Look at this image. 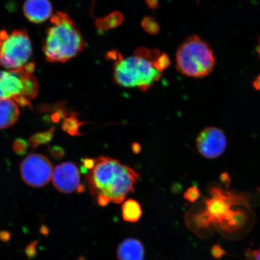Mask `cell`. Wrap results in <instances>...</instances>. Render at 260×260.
Listing matches in <instances>:
<instances>
[{"instance_id": "6da1fadb", "label": "cell", "mask_w": 260, "mask_h": 260, "mask_svg": "<svg viewBox=\"0 0 260 260\" xmlns=\"http://www.w3.org/2000/svg\"><path fill=\"white\" fill-rule=\"evenodd\" d=\"M209 191L211 197L204 199L203 208L195 207L187 213V226L197 233L215 229L223 235H239L251 222L248 197L218 185H212Z\"/></svg>"}, {"instance_id": "7a4b0ae2", "label": "cell", "mask_w": 260, "mask_h": 260, "mask_svg": "<svg viewBox=\"0 0 260 260\" xmlns=\"http://www.w3.org/2000/svg\"><path fill=\"white\" fill-rule=\"evenodd\" d=\"M95 166L86 175L91 195L105 197L110 202L121 204L126 194L135 191L139 175L132 168L108 157L95 159Z\"/></svg>"}, {"instance_id": "3957f363", "label": "cell", "mask_w": 260, "mask_h": 260, "mask_svg": "<svg viewBox=\"0 0 260 260\" xmlns=\"http://www.w3.org/2000/svg\"><path fill=\"white\" fill-rule=\"evenodd\" d=\"M43 46L45 58L51 63H64L79 55L86 47L79 29L64 12L51 16Z\"/></svg>"}, {"instance_id": "277c9868", "label": "cell", "mask_w": 260, "mask_h": 260, "mask_svg": "<svg viewBox=\"0 0 260 260\" xmlns=\"http://www.w3.org/2000/svg\"><path fill=\"white\" fill-rule=\"evenodd\" d=\"M160 56L157 50L144 48L136 50L133 56L123 58L119 54L114 66L115 82L122 87H136L145 92L160 79L162 72L155 67Z\"/></svg>"}, {"instance_id": "5b68a950", "label": "cell", "mask_w": 260, "mask_h": 260, "mask_svg": "<svg viewBox=\"0 0 260 260\" xmlns=\"http://www.w3.org/2000/svg\"><path fill=\"white\" fill-rule=\"evenodd\" d=\"M215 57L210 45L196 35L188 37L179 46L176 54V68L184 76L203 78L213 72Z\"/></svg>"}, {"instance_id": "8992f818", "label": "cell", "mask_w": 260, "mask_h": 260, "mask_svg": "<svg viewBox=\"0 0 260 260\" xmlns=\"http://www.w3.org/2000/svg\"><path fill=\"white\" fill-rule=\"evenodd\" d=\"M34 70L35 64L31 63L22 69L0 71V99H12L22 107L30 106V100L38 92Z\"/></svg>"}, {"instance_id": "52a82bcc", "label": "cell", "mask_w": 260, "mask_h": 260, "mask_svg": "<svg viewBox=\"0 0 260 260\" xmlns=\"http://www.w3.org/2000/svg\"><path fill=\"white\" fill-rule=\"evenodd\" d=\"M2 44L0 48V65L9 70L27 67L31 57L32 48L30 38L25 30H16L9 35L0 32Z\"/></svg>"}, {"instance_id": "ba28073f", "label": "cell", "mask_w": 260, "mask_h": 260, "mask_svg": "<svg viewBox=\"0 0 260 260\" xmlns=\"http://www.w3.org/2000/svg\"><path fill=\"white\" fill-rule=\"evenodd\" d=\"M21 175L26 184L34 187H42L50 181L53 175V166L45 156L32 154L21 162Z\"/></svg>"}, {"instance_id": "9c48e42d", "label": "cell", "mask_w": 260, "mask_h": 260, "mask_svg": "<svg viewBox=\"0 0 260 260\" xmlns=\"http://www.w3.org/2000/svg\"><path fill=\"white\" fill-rule=\"evenodd\" d=\"M227 141L225 133L215 126H207L198 135L196 145L198 152L205 158L214 159L223 153Z\"/></svg>"}, {"instance_id": "30bf717a", "label": "cell", "mask_w": 260, "mask_h": 260, "mask_svg": "<svg viewBox=\"0 0 260 260\" xmlns=\"http://www.w3.org/2000/svg\"><path fill=\"white\" fill-rule=\"evenodd\" d=\"M55 188L63 193H71L80 186V172L72 162H65L57 166L52 175Z\"/></svg>"}, {"instance_id": "8fae6325", "label": "cell", "mask_w": 260, "mask_h": 260, "mask_svg": "<svg viewBox=\"0 0 260 260\" xmlns=\"http://www.w3.org/2000/svg\"><path fill=\"white\" fill-rule=\"evenodd\" d=\"M23 11L29 21L41 24L51 18L53 9L49 0H26Z\"/></svg>"}, {"instance_id": "7c38bea8", "label": "cell", "mask_w": 260, "mask_h": 260, "mask_svg": "<svg viewBox=\"0 0 260 260\" xmlns=\"http://www.w3.org/2000/svg\"><path fill=\"white\" fill-rule=\"evenodd\" d=\"M145 249L139 240L133 238L123 240L117 249L118 260H144Z\"/></svg>"}, {"instance_id": "4fadbf2b", "label": "cell", "mask_w": 260, "mask_h": 260, "mask_svg": "<svg viewBox=\"0 0 260 260\" xmlns=\"http://www.w3.org/2000/svg\"><path fill=\"white\" fill-rule=\"evenodd\" d=\"M19 110L14 100L0 99V129L11 127L18 121Z\"/></svg>"}, {"instance_id": "5bb4252c", "label": "cell", "mask_w": 260, "mask_h": 260, "mask_svg": "<svg viewBox=\"0 0 260 260\" xmlns=\"http://www.w3.org/2000/svg\"><path fill=\"white\" fill-rule=\"evenodd\" d=\"M142 210L141 206L134 200H128L123 204L122 216L125 222L135 223L141 218Z\"/></svg>"}, {"instance_id": "9a60e30c", "label": "cell", "mask_w": 260, "mask_h": 260, "mask_svg": "<svg viewBox=\"0 0 260 260\" xmlns=\"http://www.w3.org/2000/svg\"><path fill=\"white\" fill-rule=\"evenodd\" d=\"M85 123L86 122H80L77 116L73 113L64 120L62 124V129L70 135L80 136L81 134L79 133V128L83 123Z\"/></svg>"}, {"instance_id": "2e32d148", "label": "cell", "mask_w": 260, "mask_h": 260, "mask_svg": "<svg viewBox=\"0 0 260 260\" xmlns=\"http://www.w3.org/2000/svg\"><path fill=\"white\" fill-rule=\"evenodd\" d=\"M54 129L53 128L47 132L38 133V134L32 136L29 140V144L32 147H37L39 145L47 144L53 138Z\"/></svg>"}, {"instance_id": "e0dca14e", "label": "cell", "mask_w": 260, "mask_h": 260, "mask_svg": "<svg viewBox=\"0 0 260 260\" xmlns=\"http://www.w3.org/2000/svg\"><path fill=\"white\" fill-rule=\"evenodd\" d=\"M142 25L144 30L149 34H157L159 31V26L153 18L146 17L142 21Z\"/></svg>"}, {"instance_id": "ac0fdd59", "label": "cell", "mask_w": 260, "mask_h": 260, "mask_svg": "<svg viewBox=\"0 0 260 260\" xmlns=\"http://www.w3.org/2000/svg\"><path fill=\"white\" fill-rule=\"evenodd\" d=\"M201 197V192L198 188L195 186H191L188 188L187 190L183 194L184 200L188 202L194 203L199 199Z\"/></svg>"}, {"instance_id": "d6986e66", "label": "cell", "mask_w": 260, "mask_h": 260, "mask_svg": "<svg viewBox=\"0 0 260 260\" xmlns=\"http://www.w3.org/2000/svg\"><path fill=\"white\" fill-rule=\"evenodd\" d=\"M13 149L16 154L23 155L28 148V144L23 139H16L13 144Z\"/></svg>"}, {"instance_id": "ffe728a7", "label": "cell", "mask_w": 260, "mask_h": 260, "mask_svg": "<svg viewBox=\"0 0 260 260\" xmlns=\"http://www.w3.org/2000/svg\"><path fill=\"white\" fill-rule=\"evenodd\" d=\"M170 63V58H169L168 55L162 54H160V56L158 57L157 61H156L155 67L158 70L162 73V71L169 67Z\"/></svg>"}, {"instance_id": "44dd1931", "label": "cell", "mask_w": 260, "mask_h": 260, "mask_svg": "<svg viewBox=\"0 0 260 260\" xmlns=\"http://www.w3.org/2000/svg\"><path fill=\"white\" fill-rule=\"evenodd\" d=\"M38 243V240H35V241L29 243L25 248V254L27 256L28 260L34 259L35 256L37 255Z\"/></svg>"}, {"instance_id": "7402d4cb", "label": "cell", "mask_w": 260, "mask_h": 260, "mask_svg": "<svg viewBox=\"0 0 260 260\" xmlns=\"http://www.w3.org/2000/svg\"><path fill=\"white\" fill-rule=\"evenodd\" d=\"M219 180L221 184L223 185L226 190H229L232 183V179L230 176L229 172H223L221 173L219 176Z\"/></svg>"}, {"instance_id": "603a6c76", "label": "cell", "mask_w": 260, "mask_h": 260, "mask_svg": "<svg viewBox=\"0 0 260 260\" xmlns=\"http://www.w3.org/2000/svg\"><path fill=\"white\" fill-rule=\"evenodd\" d=\"M95 159L86 158L83 160V165L84 169L85 170H92L95 166Z\"/></svg>"}, {"instance_id": "cb8c5ba5", "label": "cell", "mask_w": 260, "mask_h": 260, "mask_svg": "<svg viewBox=\"0 0 260 260\" xmlns=\"http://www.w3.org/2000/svg\"><path fill=\"white\" fill-rule=\"evenodd\" d=\"M64 154L63 149L61 148L58 147V146L52 149V155H53V157L55 158H60L62 157Z\"/></svg>"}, {"instance_id": "d4e9b609", "label": "cell", "mask_w": 260, "mask_h": 260, "mask_svg": "<svg viewBox=\"0 0 260 260\" xmlns=\"http://www.w3.org/2000/svg\"><path fill=\"white\" fill-rule=\"evenodd\" d=\"M11 239V233L6 231H2L0 232V240L4 242H8L10 241Z\"/></svg>"}, {"instance_id": "484cf974", "label": "cell", "mask_w": 260, "mask_h": 260, "mask_svg": "<svg viewBox=\"0 0 260 260\" xmlns=\"http://www.w3.org/2000/svg\"><path fill=\"white\" fill-rule=\"evenodd\" d=\"M141 145L137 142L133 143L132 144V150L133 153L138 154L141 151Z\"/></svg>"}, {"instance_id": "4316f807", "label": "cell", "mask_w": 260, "mask_h": 260, "mask_svg": "<svg viewBox=\"0 0 260 260\" xmlns=\"http://www.w3.org/2000/svg\"><path fill=\"white\" fill-rule=\"evenodd\" d=\"M252 86L256 90H260V74L253 81Z\"/></svg>"}, {"instance_id": "83f0119b", "label": "cell", "mask_w": 260, "mask_h": 260, "mask_svg": "<svg viewBox=\"0 0 260 260\" xmlns=\"http://www.w3.org/2000/svg\"><path fill=\"white\" fill-rule=\"evenodd\" d=\"M251 256V258L249 260H260V248L252 251Z\"/></svg>"}, {"instance_id": "f1b7e54d", "label": "cell", "mask_w": 260, "mask_h": 260, "mask_svg": "<svg viewBox=\"0 0 260 260\" xmlns=\"http://www.w3.org/2000/svg\"><path fill=\"white\" fill-rule=\"evenodd\" d=\"M146 2L149 8L155 9L157 7L158 0H146Z\"/></svg>"}, {"instance_id": "f546056e", "label": "cell", "mask_w": 260, "mask_h": 260, "mask_svg": "<svg viewBox=\"0 0 260 260\" xmlns=\"http://www.w3.org/2000/svg\"><path fill=\"white\" fill-rule=\"evenodd\" d=\"M84 190H85V187H84L83 185L80 184V186L78 188L77 191H79V193H81L83 192Z\"/></svg>"}, {"instance_id": "4dcf8cb0", "label": "cell", "mask_w": 260, "mask_h": 260, "mask_svg": "<svg viewBox=\"0 0 260 260\" xmlns=\"http://www.w3.org/2000/svg\"><path fill=\"white\" fill-rule=\"evenodd\" d=\"M2 44V38L1 34H0V48H1Z\"/></svg>"}]
</instances>
